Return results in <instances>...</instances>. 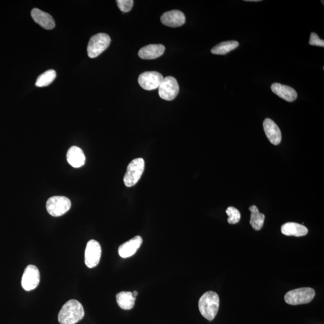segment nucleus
I'll return each mask as SVG.
<instances>
[{
    "instance_id": "nucleus-12",
    "label": "nucleus",
    "mask_w": 324,
    "mask_h": 324,
    "mask_svg": "<svg viewBox=\"0 0 324 324\" xmlns=\"http://www.w3.org/2000/svg\"><path fill=\"white\" fill-rule=\"evenodd\" d=\"M264 130L271 144L277 145L281 142L282 133L278 125L270 118H266L263 122Z\"/></svg>"
},
{
    "instance_id": "nucleus-1",
    "label": "nucleus",
    "mask_w": 324,
    "mask_h": 324,
    "mask_svg": "<svg viewBox=\"0 0 324 324\" xmlns=\"http://www.w3.org/2000/svg\"><path fill=\"white\" fill-rule=\"evenodd\" d=\"M84 315L83 306L78 301L69 300L58 314V322L60 324H75L83 320Z\"/></svg>"
},
{
    "instance_id": "nucleus-5",
    "label": "nucleus",
    "mask_w": 324,
    "mask_h": 324,
    "mask_svg": "<svg viewBox=\"0 0 324 324\" xmlns=\"http://www.w3.org/2000/svg\"><path fill=\"white\" fill-rule=\"evenodd\" d=\"M71 201L68 198L55 196L49 198L46 202V209L51 216L60 217L71 209Z\"/></svg>"
},
{
    "instance_id": "nucleus-4",
    "label": "nucleus",
    "mask_w": 324,
    "mask_h": 324,
    "mask_svg": "<svg viewBox=\"0 0 324 324\" xmlns=\"http://www.w3.org/2000/svg\"><path fill=\"white\" fill-rule=\"evenodd\" d=\"M145 162L142 158H137L128 164L126 173L124 177L125 186L130 188L139 182L144 173Z\"/></svg>"
},
{
    "instance_id": "nucleus-26",
    "label": "nucleus",
    "mask_w": 324,
    "mask_h": 324,
    "mask_svg": "<svg viewBox=\"0 0 324 324\" xmlns=\"http://www.w3.org/2000/svg\"><path fill=\"white\" fill-rule=\"evenodd\" d=\"M132 294H133V296L134 297L136 298L137 296H138V292L135 291H134L133 293H132Z\"/></svg>"
},
{
    "instance_id": "nucleus-17",
    "label": "nucleus",
    "mask_w": 324,
    "mask_h": 324,
    "mask_svg": "<svg viewBox=\"0 0 324 324\" xmlns=\"http://www.w3.org/2000/svg\"><path fill=\"white\" fill-rule=\"evenodd\" d=\"M165 50L163 45H149L140 49L139 57L144 60H154L162 56Z\"/></svg>"
},
{
    "instance_id": "nucleus-15",
    "label": "nucleus",
    "mask_w": 324,
    "mask_h": 324,
    "mask_svg": "<svg viewBox=\"0 0 324 324\" xmlns=\"http://www.w3.org/2000/svg\"><path fill=\"white\" fill-rule=\"evenodd\" d=\"M271 89L274 94L284 100L292 102L296 100L297 93L294 89L291 87L285 86L279 83H274L271 85Z\"/></svg>"
},
{
    "instance_id": "nucleus-10",
    "label": "nucleus",
    "mask_w": 324,
    "mask_h": 324,
    "mask_svg": "<svg viewBox=\"0 0 324 324\" xmlns=\"http://www.w3.org/2000/svg\"><path fill=\"white\" fill-rule=\"evenodd\" d=\"M164 78L155 71L145 72L139 75L138 83L143 89L153 90L159 89Z\"/></svg>"
},
{
    "instance_id": "nucleus-24",
    "label": "nucleus",
    "mask_w": 324,
    "mask_h": 324,
    "mask_svg": "<svg viewBox=\"0 0 324 324\" xmlns=\"http://www.w3.org/2000/svg\"><path fill=\"white\" fill-rule=\"evenodd\" d=\"M134 1L133 0H117L116 3L122 12H128L132 10Z\"/></svg>"
},
{
    "instance_id": "nucleus-22",
    "label": "nucleus",
    "mask_w": 324,
    "mask_h": 324,
    "mask_svg": "<svg viewBox=\"0 0 324 324\" xmlns=\"http://www.w3.org/2000/svg\"><path fill=\"white\" fill-rule=\"evenodd\" d=\"M56 78V72L54 70H48L37 78L36 86L38 87H46L50 85Z\"/></svg>"
},
{
    "instance_id": "nucleus-20",
    "label": "nucleus",
    "mask_w": 324,
    "mask_h": 324,
    "mask_svg": "<svg viewBox=\"0 0 324 324\" xmlns=\"http://www.w3.org/2000/svg\"><path fill=\"white\" fill-rule=\"evenodd\" d=\"M251 212L250 224L253 229L259 230L263 227L265 215L259 212V210L255 206H251L249 208Z\"/></svg>"
},
{
    "instance_id": "nucleus-8",
    "label": "nucleus",
    "mask_w": 324,
    "mask_h": 324,
    "mask_svg": "<svg viewBox=\"0 0 324 324\" xmlns=\"http://www.w3.org/2000/svg\"><path fill=\"white\" fill-rule=\"evenodd\" d=\"M102 255V248L99 242L91 240L87 244L85 251V263L89 268H94L100 262Z\"/></svg>"
},
{
    "instance_id": "nucleus-6",
    "label": "nucleus",
    "mask_w": 324,
    "mask_h": 324,
    "mask_svg": "<svg viewBox=\"0 0 324 324\" xmlns=\"http://www.w3.org/2000/svg\"><path fill=\"white\" fill-rule=\"evenodd\" d=\"M110 38L105 33H99L90 39L87 47L89 57L94 58L100 55L109 47Z\"/></svg>"
},
{
    "instance_id": "nucleus-3",
    "label": "nucleus",
    "mask_w": 324,
    "mask_h": 324,
    "mask_svg": "<svg viewBox=\"0 0 324 324\" xmlns=\"http://www.w3.org/2000/svg\"><path fill=\"white\" fill-rule=\"evenodd\" d=\"M315 296V291L311 288H301L288 292L285 296L286 303L290 305L308 304Z\"/></svg>"
},
{
    "instance_id": "nucleus-21",
    "label": "nucleus",
    "mask_w": 324,
    "mask_h": 324,
    "mask_svg": "<svg viewBox=\"0 0 324 324\" xmlns=\"http://www.w3.org/2000/svg\"><path fill=\"white\" fill-rule=\"evenodd\" d=\"M238 46L239 43L236 41H226L216 45L212 49L211 52L213 54L225 55L237 48Z\"/></svg>"
},
{
    "instance_id": "nucleus-7",
    "label": "nucleus",
    "mask_w": 324,
    "mask_h": 324,
    "mask_svg": "<svg viewBox=\"0 0 324 324\" xmlns=\"http://www.w3.org/2000/svg\"><path fill=\"white\" fill-rule=\"evenodd\" d=\"M158 89L160 97L168 101L174 100L179 93V84L176 79L172 77L163 79Z\"/></svg>"
},
{
    "instance_id": "nucleus-2",
    "label": "nucleus",
    "mask_w": 324,
    "mask_h": 324,
    "mask_svg": "<svg viewBox=\"0 0 324 324\" xmlns=\"http://www.w3.org/2000/svg\"><path fill=\"white\" fill-rule=\"evenodd\" d=\"M220 300L215 292L208 291L204 293L199 301V309L201 315L207 320L215 319L219 308Z\"/></svg>"
},
{
    "instance_id": "nucleus-13",
    "label": "nucleus",
    "mask_w": 324,
    "mask_h": 324,
    "mask_svg": "<svg viewBox=\"0 0 324 324\" xmlns=\"http://www.w3.org/2000/svg\"><path fill=\"white\" fill-rule=\"evenodd\" d=\"M141 236H136L129 241L121 245L118 248L119 255L122 258H129L135 254L142 243Z\"/></svg>"
},
{
    "instance_id": "nucleus-25",
    "label": "nucleus",
    "mask_w": 324,
    "mask_h": 324,
    "mask_svg": "<svg viewBox=\"0 0 324 324\" xmlns=\"http://www.w3.org/2000/svg\"><path fill=\"white\" fill-rule=\"evenodd\" d=\"M309 44L312 46H321V47H324V40L320 39L319 36L317 34L312 33L311 34L310 41H309Z\"/></svg>"
},
{
    "instance_id": "nucleus-11",
    "label": "nucleus",
    "mask_w": 324,
    "mask_h": 324,
    "mask_svg": "<svg viewBox=\"0 0 324 324\" xmlns=\"http://www.w3.org/2000/svg\"><path fill=\"white\" fill-rule=\"evenodd\" d=\"M163 24L169 27H179L185 24L186 17L185 14L180 10L166 11L161 16Z\"/></svg>"
},
{
    "instance_id": "nucleus-27",
    "label": "nucleus",
    "mask_w": 324,
    "mask_h": 324,
    "mask_svg": "<svg viewBox=\"0 0 324 324\" xmlns=\"http://www.w3.org/2000/svg\"><path fill=\"white\" fill-rule=\"evenodd\" d=\"M246 1L259 2V1H261V0H246Z\"/></svg>"
},
{
    "instance_id": "nucleus-9",
    "label": "nucleus",
    "mask_w": 324,
    "mask_h": 324,
    "mask_svg": "<svg viewBox=\"0 0 324 324\" xmlns=\"http://www.w3.org/2000/svg\"><path fill=\"white\" fill-rule=\"evenodd\" d=\"M40 280L39 270L37 267L29 265L25 268L22 277L21 285L24 290L30 291L36 289Z\"/></svg>"
},
{
    "instance_id": "nucleus-16",
    "label": "nucleus",
    "mask_w": 324,
    "mask_h": 324,
    "mask_svg": "<svg viewBox=\"0 0 324 324\" xmlns=\"http://www.w3.org/2000/svg\"><path fill=\"white\" fill-rule=\"evenodd\" d=\"M67 160L72 167L81 168L86 163V156L81 148L72 146L67 153Z\"/></svg>"
},
{
    "instance_id": "nucleus-23",
    "label": "nucleus",
    "mask_w": 324,
    "mask_h": 324,
    "mask_svg": "<svg viewBox=\"0 0 324 324\" xmlns=\"http://www.w3.org/2000/svg\"><path fill=\"white\" fill-rule=\"evenodd\" d=\"M226 214L228 216L227 221L229 224H236L239 222L241 218V214L238 210L235 207H229L226 211Z\"/></svg>"
},
{
    "instance_id": "nucleus-19",
    "label": "nucleus",
    "mask_w": 324,
    "mask_h": 324,
    "mask_svg": "<svg viewBox=\"0 0 324 324\" xmlns=\"http://www.w3.org/2000/svg\"><path fill=\"white\" fill-rule=\"evenodd\" d=\"M116 299L119 307L124 310H130L135 306L136 298L131 292H120L116 295Z\"/></svg>"
},
{
    "instance_id": "nucleus-18",
    "label": "nucleus",
    "mask_w": 324,
    "mask_h": 324,
    "mask_svg": "<svg viewBox=\"0 0 324 324\" xmlns=\"http://www.w3.org/2000/svg\"><path fill=\"white\" fill-rule=\"evenodd\" d=\"M283 234L287 236H303L308 234L307 227L299 223L288 222L283 224L281 227Z\"/></svg>"
},
{
    "instance_id": "nucleus-14",
    "label": "nucleus",
    "mask_w": 324,
    "mask_h": 324,
    "mask_svg": "<svg viewBox=\"0 0 324 324\" xmlns=\"http://www.w3.org/2000/svg\"><path fill=\"white\" fill-rule=\"evenodd\" d=\"M31 15L35 22L46 30H52L55 27V23L53 17L39 8H33L31 11Z\"/></svg>"
}]
</instances>
